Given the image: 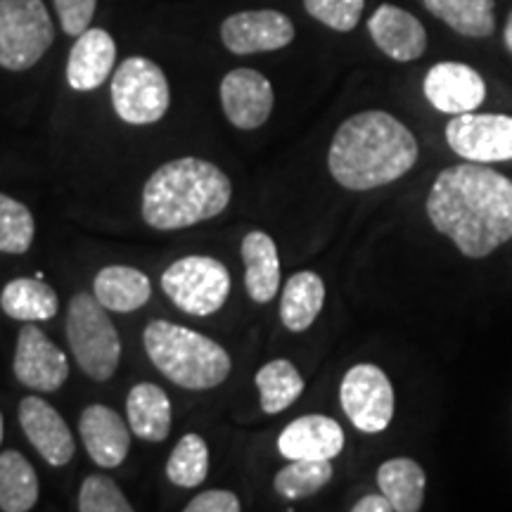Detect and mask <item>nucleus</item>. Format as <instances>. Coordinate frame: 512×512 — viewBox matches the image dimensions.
<instances>
[{
    "label": "nucleus",
    "instance_id": "nucleus-1",
    "mask_svg": "<svg viewBox=\"0 0 512 512\" xmlns=\"http://www.w3.org/2000/svg\"><path fill=\"white\" fill-rule=\"evenodd\" d=\"M432 226L470 259H484L512 238V181L479 162L448 166L427 197Z\"/></svg>",
    "mask_w": 512,
    "mask_h": 512
},
{
    "label": "nucleus",
    "instance_id": "nucleus-2",
    "mask_svg": "<svg viewBox=\"0 0 512 512\" xmlns=\"http://www.w3.org/2000/svg\"><path fill=\"white\" fill-rule=\"evenodd\" d=\"M418 162V140L392 114H354L337 128L328 152L335 181L347 190H373L399 181Z\"/></svg>",
    "mask_w": 512,
    "mask_h": 512
},
{
    "label": "nucleus",
    "instance_id": "nucleus-3",
    "mask_svg": "<svg viewBox=\"0 0 512 512\" xmlns=\"http://www.w3.org/2000/svg\"><path fill=\"white\" fill-rule=\"evenodd\" d=\"M233 183L216 164L197 157L166 162L145 181L143 219L155 230H183L226 211Z\"/></svg>",
    "mask_w": 512,
    "mask_h": 512
},
{
    "label": "nucleus",
    "instance_id": "nucleus-4",
    "mask_svg": "<svg viewBox=\"0 0 512 512\" xmlns=\"http://www.w3.org/2000/svg\"><path fill=\"white\" fill-rule=\"evenodd\" d=\"M143 344L159 373L190 392L219 387L233 370L221 344L171 320H152L143 332Z\"/></svg>",
    "mask_w": 512,
    "mask_h": 512
},
{
    "label": "nucleus",
    "instance_id": "nucleus-5",
    "mask_svg": "<svg viewBox=\"0 0 512 512\" xmlns=\"http://www.w3.org/2000/svg\"><path fill=\"white\" fill-rule=\"evenodd\" d=\"M67 339L83 373L95 382L112 380L119 368L121 339L95 294L79 292L69 302Z\"/></svg>",
    "mask_w": 512,
    "mask_h": 512
},
{
    "label": "nucleus",
    "instance_id": "nucleus-6",
    "mask_svg": "<svg viewBox=\"0 0 512 512\" xmlns=\"http://www.w3.org/2000/svg\"><path fill=\"white\" fill-rule=\"evenodd\" d=\"M53 41L55 29L43 0H0V67L24 72Z\"/></svg>",
    "mask_w": 512,
    "mask_h": 512
},
{
    "label": "nucleus",
    "instance_id": "nucleus-7",
    "mask_svg": "<svg viewBox=\"0 0 512 512\" xmlns=\"http://www.w3.org/2000/svg\"><path fill=\"white\" fill-rule=\"evenodd\" d=\"M162 290L183 313L211 316L230 294V273L214 256H183L162 273Z\"/></svg>",
    "mask_w": 512,
    "mask_h": 512
},
{
    "label": "nucleus",
    "instance_id": "nucleus-8",
    "mask_svg": "<svg viewBox=\"0 0 512 512\" xmlns=\"http://www.w3.org/2000/svg\"><path fill=\"white\" fill-rule=\"evenodd\" d=\"M169 81L147 57H128L112 79V105L121 121L131 126L157 124L169 110Z\"/></svg>",
    "mask_w": 512,
    "mask_h": 512
},
{
    "label": "nucleus",
    "instance_id": "nucleus-9",
    "mask_svg": "<svg viewBox=\"0 0 512 512\" xmlns=\"http://www.w3.org/2000/svg\"><path fill=\"white\" fill-rule=\"evenodd\" d=\"M339 401L351 425L366 434L384 432L394 418V387L373 363H358L344 375Z\"/></svg>",
    "mask_w": 512,
    "mask_h": 512
},
{
    "label": "nucleus",
    "instance_id": "nucleus-10",
    "mask_svg": "<svg viewBox=\"0 0 512 512\" xmlns=\"http://www.w3.org/2000/svg\"><path fill=\"white\" fill-rule=\"evenodd\" d=\"M451 150L467 162H508L512 159V117L465 112L446 126Z\"/></svg>",
    "mask_w": 512,
    "mask_h": 512
},
{
    "label": "nucleus",
    "instance_id": "nucleus-11",
    "mask_svg": "<svg viewBox=\"0 0 512 512\" xmlns=\"http://www.w3.org/2000/svg\"><path fill=\"white\" fill-rule=\"evenodd\" d=\"M221 41L230 53H271L294 41L292 19L278 10H247L221 24Z\"/></svg>",
    "mask_w": 512,
    "mask_h": 512
},
{
    "label": "nucleus",
    "instance_id": "nucleus-12",
    "mask_svg": "<svg viewBox=\"0 0 512 512\" xmlns=\"http://www.w3.org/2000/svg\"><path fill=\"white\" fill-rule=\"evenodd\" d=\"M12 368L17 380L36 392H57L69 377V361L64 351L31 323L19 332Z\"/></svg>",
    "mask_w": 512,
    "mask_h": 512
},
{
    "label": "nucleus",
    "instance_id": "nucleus-13",
    "mask_svg": "<svg viewBox=\"0 0 512 512\" xmlns=\"http://www.w3.org/2000/svg\"><path fill=\"white\" fill-rule=\"evenodd\" d=\"M273 86L256 69H233L221 81V105L230 124L240 131L264 126L273 112Z\"/></svg>",
    "mask_w": 512,
    "mask_h": 512
},
{
    "label": "nucleus",
    "instance_id": "nucleus-14",
    "mask_svg": "<svg viewBox=\"0 0 512 512\" xmlns=\"http://www.w3.org/2000/svg\"><path fill=\"white\" fill-rule=\"evenodd\" d=\"M425 98L434 110L451 114L475 112L486 98V83L479 72L460 62H439L425 76Z\"/></svg>",
    "mask_w": 512,
    "mask_h": 512
},
{
    "label": "nucleus",
    "instance_id": "nucleus-15",
    "mask_svg": "<svg viewBox=\"0 0 512 512\" xmlns=\"http://www.w3.org/2000/svg\"><path fill=\"white\" fill-rule=\"evenodd\" d=\"M19 425L48 465L62 467L74 458L76 444L72 430L48 401L27 396L19 403Z\"/></svg>",
    "mask_w": 512,
    "mask_h": 512
},
{
    "label": "nucleus",
    "instance_id": "nucleus-16",
    "mask_svg": "<svg viewBox=\"0 0 512 512\" xmlns=\"http://www.w3.org/2000/svg\"><path fill=\"white\" fill-rule=\"evenodd\" d=\"M79 432L86 453L100 467H119L131 448V427L110 406L93 403L83 408L79 418Z\"/></svg>",
    "mask_w": 512,
    "mask_h": 512
},
{
    "label": "nucleus",
    "instance_id": "nucleus-17",
    "mask_svg": "<svg viewBox=\"0 0 512 512\" xmlns=\"http://www.w3.org/2000/svg\"><path fill=\"white\" fill-rule=\"evenodd\" d=\"M342 448L344 430L328 415H302L278 437V451L287 460H332Z\"/></svg>",
    "mask_w": 512,
    "mask_h": 512
},
{
    "label": "nucleus",
    "instance_id": "nucleus-18",
    "mask_svg": "<svg viewBox=\"0 0 512 512\" xmlns=\"http://www.w3.org/2000/svg\"><path fill=\"white\" fill-rule=\"evenodd\" d=\"M368 31L375 46L396 62H413L427 48V31L411 12L384 3L370 17Z\"/></svg>",
    "mask_w": 512,
    "mask_h": 512
},
{
    "label": "nucleus",
    "instance_id": "nucleus-19",
    "mask_svg": "<svg viewBox=\"0 0 512 512\" xmlns=\"http://www.w3.org/2000/svg\"><path fill=\"white\" fill-rule=\"evenodd\" d=\"M117 60V43L105 29H86L76 36L67 60V81L74 91L88 93L100 88L112 74Z\"/></svg>",
    "mask_w": 512,
    "mask_h": 512
},
{
    "label": "nucleus",
    "instance_id": "nucleus-20",
    "mask_svg": "<svg viewBox=\"0 0 512 512\" xmlns=\"http://www.w3.org/2000/svg\"><path fill=\"white\" fill-rule=\"evenodd\" d=\"M245 285L256 304H268L280 287V256L273 238L264 230H252L242 240Z\"/></svg>",
    "mask_w": 512,
    "mask_h": 512
},
{
    "label": "nucleus",
    "instance_id": "nucleus-21",
    "mask_svg": "<svg viewBox=\"0 0 512 512\" xmlns=\"http://www.w3.org/2000/svg\"><path fill=\"white\" fill-rule=\"evenodd\" d=\"M126 415L131 432L150 444H159L171 432L169 394L155 382H140L126 399Z\"/></svg>",
    "mask_w": 512,
    "mask_h": 512
},
{
    "label": "nucleus",
    "instance_id": "nucleus-22",
    "mask_svg": "<svg viewBox=\"0 0 512 512\" xmlns=\"http://www.w3.org/2000/svg\"><path fill=\"white\" fill-rule=\"evenodd\" d=\"M93 294L107 311L131 313L143 309L152 297L150 278L131 266H107L95 275Z\"/></svg>",
    "mask_w": 512,
    "mask_h": 512
},
{
    "label": "nucleus",
    "instance_id": "nucleus-23",
    "mask_svg": "<svg viewBox=\"0 0 512 512\" xmlns=\"http://www.w3.org/2000/svg\"><path fill=\"white\" fill-rule=\"evenodd\" d=\"M325 304V283L318 273L299 271L285 283L280 299V320L290 332H304Z\"/></svg>",
    "mask_w": 512,
    "mask_h": 512
},
{
    "label": "nucleus",
    "instance_id": "nucleus-24",
    "mask_svg": "<svg viewBox=\"0 0 512 512\" xmlns=\"http://www.w3.org/2000/svg\"><path fill=\"white\" fill-rule=\"evenodd\" d=\"M0 309L12 320L36 323V320H53L60 309V299L41 278H15L3 287Z\"/></svg>",
    "mask_w": 512,
    "mask_h": 512
},
{
    "label": "nucleus",
    "instance_id": "nucleus-25",
    "mask_svg": "<svg viewBox=\"0 0 512 512\" xmlns=\"http://www.w3.org/2000/svg\"><path fill=\"white\" fill-rule=\"evenodd\" d=\"M425 470L411 458H392L377 470V486L396 512H418L425 501Z\"/></svg>",
    "mask_w": 512,
    "mask_h": 512
},
{
    "label": "nucleus",
    "instance_id": "nucleus-26",
    "mask_svg": "<svg viewBox=\"0 0 512 512\" xmlns=\"http://www.w3.org/2000/svg\"><path fill=\"white\" fill-rule=\"evenodd\" d=\"M38 501V475L19 451L0 453V510L27 512Z\"/></svg>",
    "mask_w": 512,
    "mask_h": 512
},
{
    "label": "nucleus",
    "instance_id": "nucleus-27",
    "mask_svg": "<svg viewBox=\"0 0 512 512\" xmlns=\"http://www.w3.org/2000/svg\"><path fill=\"white\" fill-rule=\"evenodd\" d=\"M425 8L456 34L486 38L494 34V0H422Z\"/></svg>",
    "mask_w": 512,
    "mask_h": 512
},
{
    "label": "nucleus",
    "instance_id": "nucleus-28",
    "mask_svg": "<svg viewBox=\"0 0 512 512\" xmlns=\"http://www.w3.org/2000/svg\"><path fill=\"white\" fill-rule=\"evenodd\" d=\"M256 389H259V401L264 413L275 415L283 413L299 399L304 392V377L299 375L297 366L287 358H275L268 361L254 377Z\"/></svg>",
    "mask_w": 512,
    "mask_h": 512
},
{
    "label": "nucleus",
    "instance_id": "nucleus-29",
    "mask_svg": "<svg viewBox=\"0 0 512 512\" xmlns=\"http://www.w3.org/2000/svg\"><path fill=\"white\" fill-rule=\"evenodd\" d=\"M209 475V446L200 434H183L174 451H171L169 463H166V477L171 484L192 489L200 486Z\"/></svg>",
    "mask_w": 512,
    "mask_h": 512
},
{
    "label": "nucleus",
    "instance_id": "nucleus-30",
    "mask_svg": "<svg viewBox=\"0 0 512 512\" xmlns=\"http://www.w3.org/2000/svg\"><path fill=\"white\" fill-rule=\"evenodd\" d=\"M332 479L330 460H290L283 470L275 475V491L287 501L309 498L325 489Z\"/></svg>",
    "mask_w": 512,
    "mask_h": 512
},
{
    "label": "nucleus",
    "instance_id": "nucleus-31",
    "mask_svg": "<svg viewBox=\"0 0 512 512\" xmlns=\"http://www.w3.org/2000/svg\"><path fill=\"white\" fill-rule=\"evenodd\" d=\"M34 216L22 202L0 192V252L24 254L34 242Z\"/></svg>",
    "mask_w": 512,
    "mask_h": 512
},
{
    "label": "nucleus",
    "instance_id": "nucleus-32",
    "mask_svg": "<svg viewBox=\"0 0 512 512\" xmlns=\"http://www.w3.org/2000/svg\"><path fill=\"white\" fill-rule=\"evenodd\" d=\"M81 512H131L133 505L121 494L117 482L105 475H88L79 494Z\"/></svg>",
    "mask_w": 512,
    "mask_h": 512
},
{
    "label": "nucleus",
    "instance_id": "nucleus-33",
    "mask_svg": "<svg viewBox=\"0 0 512 512\" xmlns=\"http://www.w3.org/2000/svg\"><path fill=\"white\" fill-rule=\"evenodd\" d=\"M366 0H304V8L313 19L335 31L356 29Z\"/></svg>",
    "mask_w": 512,
    "mask_h": 512
},
{
    "label": "nucleus",
    "instance_id": "nucleus-34",
    "mask_svg": "<svg viewBox=\"0 0 512 512\" xmlns=\"http://www.w3.org/2000/svg\"><path fill=\"white\" fill-rule=\"evenodd\" d=\"M95 5H98V0H55V10L64 34L81 36L83 31L91 29Z\"/></svg>",
    "mask_w": 512,
    "mask_h": 512
},
{
    "label": "nucleus",
    "instance_id": "nucleus-35",
    "mask_svg": "<svg viewBox=\"0 0 512 512\" xmlns=\"http://www.w3.org/2000/svg\"><path fill=\"white\" fill-rule=\"evenodd\" d=\"M240 510V498L233 491L226 489H209L202 491L200 496H195L185 505V512H238Z\"/></svg>",
    "mask_w": 512,
    "mask_h": 512
},
{
    "label": "nucleus",
    "instance_id": "nucleus-36",
    "mask_svg": "<svg viewBox=\"0 0 512 512\" xmlns=\"http://www.w3.org/2000/svg\"><path fill=\"white\" fill-rule=\"evenodd\" d=\"M351 510H354V512H392L394 505L380 491V494H375V496L361 498V501H358Z\"/></svg>",
    "mask_w": 512,
    "mask_h": 512
},
{
    "label": "nucleus",
    "instance_id": "nucleus-37",
    "mask_svg": "<svg viewBox=\"0 0 512 512\" xmlns=\"http://www.w3.org/2000/svg\"><path fill=\"white\" fill-rule=\"evenodd\" d=\"M505 46H508V50L512 53V12L508 17V24H505Z\"/></svg>",
    "mask_w": 512,
    "mask_h": 512
},
{
    "label": "nucleus",
    "instance_id": "nucleus-38",
    "mask_svg": "<svg viewBox=\"0 0 512 512\" xmlns=\"http://www.w3.org/2000/svg\"><path fill=\"white\" fill-rule=\"evenodd\" d=\"M0 444H3V413H0Z\"/></svg>",
    "mask_w": 512,
    "mask_h": 512
}]
</instances>
